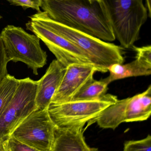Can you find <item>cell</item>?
I'll return each instance as SVG.
<instances>
[{"label": "cell", "mask_w": 151, "mask_h": 151, "mask_svg": "<svg viewBox=\"0 0 151 151\" xmlns=\"http://www.w3.org/2000/svg\"><path fill=\"white\" fill-rule=\"evenodd\" d=\"M29 17L75 45L85 54L98 72H107L112 65L124 63L122 50L117 45L56 22L45 12H37Z\"/></svg>", "instance_id": "7a4b0ae2"}, {"label": "cell", "mask_w": 151, "mask_h": 151, "mask_svg": "<svg viewBox=\"0 0 151 151\" xmlns=\"http://www.w3.org/2000/svg\"><path fill=\"white\" fill-rule=\"evenodd\" d=\"M26 26L44 42L56 59L65 67L73 64L92 65L85 54L75 45L40 23L31 19Z\"/></svg>", "instance_id": "9c48e42d"}, {"label": "cell", "mask_w": 151, "mask_h": 151, "mask_svg": "<svg viewBox=\"0 0 151 151\" xmlns=\"http://www.w3.org/2000/svg\"><path fill=\"white\" fill-rule=\"evenodd\" d=\"M0 151H9V138L5 140H0Z\"/></svg>", "instance_id": "44dd1931"}, {"label": "cell", "mask_w": 151, "mask_h": 151, "mask_svg": "<svg viewBox=\"0 0 151 151\" xmlns=\"http://www.w3.org/2000/svg\"><path fill=\"white\" fill-rule=\"evenodd\" d=\"M1 16H0V19H1Z\"/></svg>", "instance_id": "cb8c5ba5"}, {"label": "cell", "mask_w": 151, "mask_h": 151, "mask_svg": "<svg viewBox=\"0 0 151 151\" xmlns=\"http://www.w3.org/2000/svg\"><path fill=\"white\" fill-rule=\"evenodd\" d=\"M9 151H40L20 142L12 136L9 138Z\"/></svg>", "instance_id": "d6986e66"}, {"label": "cell", "mask_w": 151, "mask_h": 151, "mask_svg": "<svg viewBox=\"0 0 151 151\" xmlns=\"http://www.w3.org/2000/svg\"><path fill=\"white\" fill-rule=\"evenodd\" d=\"M66 67L56 59L53 60L45 74L38 81L35 96L37 109H47L61 83Z\"/></svg>", "instance_id": "8fae6325"}, {"label": "cell", "mask_w": 151, "mask_h": 151, "mask_svg": "<svg viewBox=\"0 0 151 151\" xmlns=\"http://www.w3.org/2000/svg\"><path fill=\"white\" fill-rule=\"evenodd\" d=\"M13 5L20 6L23 8H32L36 10L38 12H40V7L41 6L42 0H7Z\"/></svg>", "instance_id": "e0dca14e"}, {"label": "cell", "mask_w": 151, "mask_h": 151, "mask_svg": "<svg viewBox=\"0 0 151 151\" xmlns=\"http://www.w3.org/2000/svg\"><path fill=\"white\" fill-rule=\"evenodd\" d=\"M38 81L29 77L19 79L14 97L0 116V140L9 138L15 129L37 109L35 96Z\"/></svg>", "instance_id": "52a82bcc"}, {"label": "cell", "mask_w": 151, "mask_h": 151, "mask_svg": "<svg viewBox=\"0 0 151 151\" xmlns=\"http://www.w3.org/2000/svg\"><path fill=\"white\" fill-rule=\"evenodd\" d=\"M82 127L58 128L50 151H99L86 143Z\"/></svg>", "instance_id": "7c38bea8"}, {"label": "cell", "mask_w": 151, "mask_h": 151, "mask_svg": "<svg viewBox=\"0 0 151 151\" xmlns=\"http://www.w3.org/2000/svg\"><path fill=\"white\" fill-rule=\"evenodd\" d=\"M9 62H22L35 75L38 70L47 64V55L42 49L40 39L23 28L11 25L4 27L0 34Z\"/></svg>", "instance_id": "5b68a950"}, {"label": "cell", "mask_w": 151, "mask_h": 151, "mask_svg": "<svg viewBox=\"0 0 151 151\" xmlns=\"http://www.w3.org/2000/svg\"><path fill=\"white\" fill-rule=\"evenodd\" d=\"M9 63L5 55L3 42L0 36V84L8 74L7 67Z\"/></svg>", "instance_id": "ac0fdd59"}, {"label": "cell", "mask_w": 151, "mask_h": 151, "mask_svg": "<svg viewBox=\"0 0 151 151\" xmlns=\"http://www.w3.org/2000/svg\"><path fill=\"white\" fill-rule=\"evenodd\" d=\"M96 72L97 70L92 65L73 64L68 65L51 103L60 104L72 100L86 84L94 80Z\"/></svg>", "instance_id": "30bf717a"}, {"label": "cell", "mask_w": 151, "mask_h": 151, "mask_svg": "<svg viewBox=\"0 0 151 151\" xmlns=\"http://www.w3.org/2000/svg\"><path fill=\"white\" fill-rule=\"evenodd\" d=\"M133 48L136 52V57L140 58L144 62L151 64V46L136 47L134 46Z\"/></svg>", "instance_id": "ffe728a7"}, {"label": "cell", "mask_w": 151, "mask_h": 151, "mask_svg": "<svg viewBox=\"0 0 151 151\" xmlns=\"http://www.w3.org/2000/svg\"><path fill=\"white\" fill-rule=\"evenodd\" d=\"M115 39L125 48H133L140 39L148 17L144 0H98Z\"/></svg>", "instance_id": "3957f363"}, {"label": "cell", "mask_w": 151, "mask_h": 151, "mask_svg": "<svg viewBox=\"0 0 151 151\" xmlns=\"http://www.w3.org/2000/svg\"><path fill=\"white\" fill-rule=\"evenodd\" d=\"M126 64H114L108 68L110 75L103 80L109 83L118 80L134 76H147L151 74V64L135 58Z\"/></svg>", "instance_id": "4fadbf2b"}, {"label": "cell", "mask_w": 151, "mask_h": 151, "mask_svg": "<svg viewBox=\"0 0 151 151\" xmlns=\"http://www.w3.org/2000/svg\"><path fill=\"white\" fill-rule=\"evenodd\" d=\"M41 8L51 19L70 28L107 42L116 40L98 0H42Z\"/></svg>", "instance_id": "6da1fadb"}, {"label": "cell", "mask_w": 151, "mask_h": 151, "mask_svg": "<svg viewBox=\"0 0 151 151\" xmlns=\"http://www.w3.org/2000/svg\"><path fill=\"white\" fill-rule=\"evenodd\" d=\"M146 7L148 11V17H151V0H145Z\"/></svg>", "instance_id": "7402d4cb"}, {"label": "cell", "mask_w": 151, "mask_h": 151, "mask_svg": "<svg viewBox=\"0 0 151 151\" xmlns=\"http://www.w3.org/2000/svg\"><path fill=\"white\" fill-rule=\"evenodd\" d=\"M123 151H151L150 135L142 140L126 142Z\"/></svg>", "instance_id": "2e32d148"}, {"label": "cell", "mask_w": 151, "mask_h": 151, "mask_svg": "<svg viewBox=\"0 0 151 151\" xmlns=\"http://www.w3.org/2000/svg\"><path fill=\"white\" fill-rule=\"evenodd\" d=\"M89 1H90V2H93V1H95V0H89Z\"/></svg>", "instance_id": "603a6c76"}, {"label": "cell", "mask_w": 151, "mask_h": 151, "mask_svg": "<svg viewBox=\"0 0 151 151\" xmlns=\"http://www.w3.org/2000/svg\"><path fill=\"white\" fill-rule=\"evenodd\" d=\"M18 83L19 79L8 74L0 84V116L13 99Z\"/></svg>", "instance_id": "9a60e30c"}, {"label": "cell", "mask_w": 151, "mask_h": 151, "mask_svg": "<svg viewBox=\"0 0 151 151\" xmlns=\"http://www.w3.org/2000/svg\"><path fill=\"white\" fill-rule=\"evenodd\" d=\"M118 100L116 96L106 94L94 100H72L60 104L51 103L48 111L56 128L84 127L87 123L90 125L95 122L100 114Z\"/></svg>", "instance_id": "277c9868"}, {"label": "cell", "mask_w": 151, "mask_h": 151, "mask_svg": "<svg viewBox=\"0 0 151 151\" xmlns=\"http://www.w3.org/2000/svg\"><path fill=\"white\" fill-rule=\"evenodd\" d=\"M56 128L48 109H36L15 129L11 136L38 150L50 151Z\"/></svg>", "instance_id": "ba28073f"}, {"label": "cell", "mask_w": 151, "mask_h": 151, "mask_svg": "<svg viewBox=\"0 0 151 151\" xmlns=\"http://www.w3.org/2000/svg\"><path fill=\"white\" fill-rule=\"evenodd\" d=\"M151 114V86L141 93L118 100L96 120L100 127L113 130L123 122L147 120Z\"/></svg>", "instance_id": "8992f818"}, {"label": "cell", "mask_w": 151, "mask_h": 151, "mask_svg": "<svg viewBox=\"0 0 151 151\" xmlns=\"http://www.w3.org/2000/svg\"><path fill=\"white\" fill-rule=\"evenodd\" d=\"M108 84L103 79H95L86 84L72 100H90L103 96L108 90Z\"/></svg>", "instance_id": "5bb4252c"}]
</instances>
